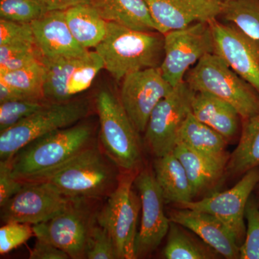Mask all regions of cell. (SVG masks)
Here are the masks:
<instances>
[{
	"mask_svg": "<svg viewBox=\"0 0 259 259\" xmlns=\"http://www.w3.org/2000/svg\"><path fill=\"white\" fill-rule=\"evenodd\" d=\"M89 123L69 126L34 140L8 161L13 177L29 182L59 168L94 146Z\"/></svg>",
	"mask_w": 259,
	"mask_h": 259,
	"instance_id": "obj_1",
	"label": "cell"
},
{
	"mask_svg": "<svg viewBox=\"0 0 259 259\" xmlns=\"http://www.w3.org/2000/svg\"><path fill=\"white\" fill-rule=\"evenodd\" d=\"M164 37L159 32H145L107 23L106 35L95 51L104 69L115 81L148 68L159 67L164 55Z\"/></svg>",
	"mask_w": 259,
	"mask_h": 259,
	"instance_id": "obj_2",
	"label": "cell"
},
{
	"mask_svg": "<svg viewBox=\"0 0 259 259\" xmlns=\"http://www.w3.org/2000/svg\"><path fill=\"white\" fill-rule=\"evenodd\" d=\"M102 152L94 145L54 171L29 182H46L69 198L108 196L118 183L119 168Z\"/></svg>",
	"mask_w": 259,
	"mask_h": 259,
	"instance_id": "obj_3",
	"label": "cell"
},
{
	"mask_svg": "<svg viewBox=\"0 0 259 259\" xmlns=\"http://www.w3.org/2000/svg\"><path fill=\"white\" fill-rule=\"evenodd\" d=\"M95 105L102 151L123 173L137 172L142 163L139 133L130 120L120 98L110 90H102L97 95Z\"/></svg>",
	"mask_w": 259,
	"mask_h": 259,
	"instance_id": "obj_4",
	"label": "cell"
},
{
	"mask_svg": "<svg viewBox=\"0 0 259 259\" xmlns=\"http://www.w3.org/2000/svg\"><path fill=\"white\" fill-rule=\"evenodd\" d=\"M185 80L194 92H202L231 104L241 119L259 113V94L215 54L204 56L189 70Z\"/></svg>",
	"mask_w": 259,
	"mask_h": 259,
	"instance_id": "obj_5",
	"label": "cell"
},
{
	"mask_svg": "<svg viewBox=\"0 0 259 259\" xmlns=\"http://www.w3.org/2000/svg\"><path fill=\"white\" fill-rule=\"evenodd\" d=\"M90 112L87 100L47 102L45 106L11 128L0 133V161H8L34 140L79 122Z\"/></svg>",
	"mask_w": 259,
	"mask_h": 259,
	"instance_id": "obj_6",
	"label": "cell"
},
{
	"mask_svg": "<svg viewBox=\"0 0 259 259\" xmlns=\"http://www.w3.org/2000/svg\"><path fill=\"white\" fill-rule=\"evenodd\" d=\"M138 172H125L107 196L106 204L97 214L99 224L111 235L119 259H136L137 223L141 202L134 190Z\"/></svg>",
	"mask_w": 259,
	"mask_h": 259,
	"instance_id": "obj_7",
	"label": "cell"
},
{
	"mask_svg": "<svg viewBox=\"0 0 259 259\" xmlns=\"http://www.w3.org/2000/svg\"><path fill=\"white\" fill-rule=\"evenodd\" d=\"M164 55L159 68L173 88L185 80L192 66L204 56L214 54V38L208 22H197L163 35Z\"/></svg>",
	"mask_w": 259,
	"mask_h": 259,
	"instance_id": "obj_8",
	"label": "cell"
},
{
	"mask_svg": "<svg viewBox=\"0 0 259 259\" xmlns=\"http://www.w3.org/2000/svg\"><path fill=\"white\" fill-rule=\"evenodd\" d=\"M85 200L73 199L55 217L32 226L35 236L64 250L70 258H86L89 238L97 216H92Z\"/></svg>",
	"mask_w": 259,
	"mask_h": 259,
	"instance_id": "obj_9",
	"label": "cell"
},
{
	"mask_svg": "<svg viewBox=\"0 0 259 259\" xmlns=\"http://www.w3.org/2000/svg\"><path fill=\"white\" fill-rule=\"evenodd\" d=\"M195 92L184 80L153 109L145 131V143L157 157L173 152L177 134L188 114Z\"/></svg>",
	"mask_w": 259,
	"mask_h": 259,
	"instance_id": "obj_10",
	"label": "cell"
},
{
	"mask_svg": "<svg viewBox=\"0 0 259 259\" xmlns=\"http://www.w3.org/2000/svg\"><path fill=\"white\" fill-rule=\"evenodd\" d=\"M39 59L47 69L44 96L49 102L73 100L90 88L104 69L103 61L95 51L81 57Z\"/></svg>",
	"mask_w": 259,
	"mask_h": 259,
	"instance_id": "obj_11",
	"label": "cell"
},
{
	"mask_svg": "<svg viewBox=\"0 0 259 259\" xmlns=\"http://www.w3.org/2000/svg\"><path fill=\"white\" fill-rule=\"evenodd\" d=\"M259 183V168L245 173L234 187L222 192H216L199 200L177 204L181 208L202 211L212 214L224 223L236 237L238 244L244 241L246 235L245 208L250 197Z\"/></svg>",
	"mask_w": 259,
	"mask_h": 259,
	"instance_id": "obj_12",
	"label": "cell"
},
{
	"mask_svg": "<svg viewBox=\"0 0 259 259\" xmlns=\"http://www.w3.org/2000/svg\"><path fill=\"white\" fill-rule=\"evenodd\" d=\"M134 186L141 202V223L136 243V258L154 251L168 233L171 221L165 214V201L155 177L147 167L138 172Z\"/></svg>",
	"mask_w": 259,
	"mask_h": 259,
	"instance_id": "obj_13",
	"label": "cell"
},
{
	"mask_svg": "<svg viewBox=\"0 0 259 259\" xmlns=\"http://www.w3.org/2000/svg\"><path fill=\"white\" fill-rule=\"evenodd\" d=\"M122 81L121 104L136 131L144 133L153 109L174 88L164 79L159 67L131 73Z\"/></svg>",
	"mask_w": 259,
	"mask_h": 259,
	"instance_id": "obj_14",
	"label": "cell"
},
{
	"mask_svg": "<svg viewBox=\"0 0 259 259\" xmlns=\"http://www.w3.org/2000/svg\"><path fill=\"white\" fill-rule=\"evenodd\" d=\"M72 200L46 182H25L18 193L1 207V220L4 223L34 226L55 217Z\"/></svg>",
	"mask_w": 259,
	"mask_h": 259,
	"instance_id": "obj_15",
	"label": "cell"
},
{
	"mask_svg": "<svg viewBox=\"0 0 259 259\" xmlns=\"http://www.w3.org/2000/svg\"><path fill=\"white\" fill-rule=\"evenodd\" d=\"M212 30L214 54L259 94V40L242 31L234 24L218 18L208 21Z\"/></svg>",
	"mask_w": 259,
	"mask_h": 259,
	"instance_id": "obj_16",
	"label": "cell"
},
{
	"mask_svg": "<svg viewBox=\"0 0 259 259\" xmlns=\"http://www.w3.org/2000/svg\"><path fill=\"white\" fill-rule=\"evenodd\" d=\"M157 31L166 34L197 22L219 18L222 5L217 0H145Z\"/></svg>",
	"mask_w": 259,
	"mask_h": 259,
	"instance_id": "obj_17",
	"label": "cell"
},
{
	"mask_svg": "<svg viewBox=\"0 0 259 259\" xmlns=\"http://www.w3.org/2000/svg\"><path fill=\"white\" fill-rule=\"evenodd\" d=\"M39 59L81 57L90 52L75 40L65 11H49L31 23Z\"/></svg>",
	"mask_w": 259,
	"mask_h": 259,
	"instance_id": "obj_18",
	"label": "cell"
},
{
	"mask_svg": "<svg viewBox=\"0 0 259 259\" xmlns=\"http://www.w3.org/2000/svg\"><path fill=\"white\" fill-rule=\"evenodd\" d=\"M171 222L193 232L207 245L227 259H240V245L236 237L223 222L202 211L181 208L171 209Z\"/></svg>",
	"mask_w": 259,
	"mask_h": 259,
	"instance_id": "obj_19",
	"label": "cell"
},
{
	"mask_svg": "<svg viewBox=\"0 0 259 259\" xmlns=\"http://www.w3.org/2000/svg\"><path fill=\"white\" fill-rule=\"evenodd\" d=\"M192 112L199 121L222 135L228 141L239 132L241 117L231 104L210 94L195 92Z\"/></svg>",
	"mask_w": 259,
	"mask_h": 259,
	"instance_id": "obj_20",
	"label": "cell"
},
{
	"mask_svg": "<svg viewBox=\"0 0 259 259\" xmlns=\"http://www.w3.org/2000/svg\"><path fill=\"white\" fill-rule=\"evenodd\" d=\"M173 153L185 167L194 197L214 188L226 175L227 164L178 143Z\"/></svg>",
	"mask_w": 259,
	"mask_h": 259,
	"instance_id": "obj_21",
	"label": "cell"
},
{
	"mask_svg": "<svg viewBox=\"0 0 259 259\" xmlns=\"http://www.w3.org/2000/svg\"><path fill=\"white\" fill-rule=\"evenodd\" d=\"M228 141L222 135L196 118L192 111L181 125L177 139V144L185 145L197 152L226 164L231 156L226 151Z\"/></svg>",
	"mask_w": 259,
	"mask_h": 259,
	"instance_id": "obj_22",
	"label": "cell"
},
{
	"mask_svg": "<svg viewBox=\"0 0 259 259\" xmlns=\"http://www.w3.org/2000/svg\"><path fill=\"white\" fill-rule=\"evenodd\" d=\"M107 22L145 32H158L145 0H90Z\"/></svg>",
	"mask_w": 259,
	"mask_h": 259,
	"instance_id": "obj_23",
	"label": "cell"
},
{
	"mask_svg": "<svg viewBox=\"0 0 259 259\" xmlns=\"http://www.w3.org/2000/svg\"><path fill=\"white\" fill-rule=\"evenodd\" d=\"M154 175L166 203L177 204L193 200L194 194L187 172L173 152L155 160Z\"/></svg>",
	"mask_w": 259,
	"mask_h": 259,
	"instance_id": "obj_24",
	"label": "cell"
},
{
	"mask_svg": "<svg viewBox=\"0 0 259 259\" xmlns=\"http://www.w3.org/2000/svg\"><path fill=\"white\" fill-rule=\"evenodd\" d=\"M255 168H259V113L241 119L239 141L227 163L226 176L243 177Z\"/></svg>",
	"mask_w": 259,
	"mask_h": 259,
	"instance_id": "obj_25",
	"label": "cell"
},
{
	"mask_svg": "<svg viewBox=\"0 0 259 259\" xmlns=\"http://www.w3.org/2000/svg\"><path fill=\"white\" fill-rule=\"evenodd\" d=\"M66 23L73 37L81 47L96 49L106 35L107 23L90 3L65 10Z\"/></svg>",
	"mask_w": 259,
	"mask_h": 259,
	"instance_id": "obj_26",
	"label": "cell"
},
{
	"mask_svg": "<svg viewBox=\"0 0 259 259\" xmlns=\"http://www.w3.org/2000/svg\"><path fill=\"white\" fill-rule=\"evenodd\" d=\"M174 222L167 233L166 246L163 250L166 259H216L223 258L212 247L195 233Z\"/></svg>",
	"mask_w": 259,
	"mask_h": 259,
	"instance_id": "obj_27",
	"label": "cell"
},
{
	"mask_svg": "<svg viewBox=\"0 0 259 259\" xmlns=\"http://www.w3.org/2000/svg\"><path fill=\"white\" fill-rule=\"evenodd\" d=\"M46 76L45 66L38 60L23 69L0 74V80L8 83L28 100H45L44 88Z\"/></svg>",
	"mask_w": 259,
	"mask_h": 259,
	"instance_id": "obj_28",
	"label": "cell"
},
{
	"mask_svg": "<svg viewBox=\"0 0 259 259\" xmlns=\"http://www.w3.org/2000/svg\"><path fill=\"white\" fill-rule=\"evenodd\" d=\"M221 5L219 18L259 40V0H231Z\"/></svg>",
	"mask_w": 259,
	"mask_h": 259,
	"instance_id": "obj_29",
	"label": "cell"
},
{
	"mask_svg": "<svg viewBox=\"0 0 259 259\" xmlns=\"http://www.w3.org/2000/svg\"><path fill=\"white\" fill-rule=\"evenodd\" d=\"M47 13L38 0H0V18L3 20L31 24Z\"/></svg>",
	"mask_w": 259,
	"mask_h": 259,
	"instance_id": "obj_30",
	"label": "cell"
},
{
	"mask_svg": "<svg viewBox=\"0 0 259 259\" xmlns=\"http://www.w3.org/2000/svg\"><path fill=\"white\" fill-rule=\"evenodd\" d=\"M46 100H14L0 103V133L11 128L47 105Z\"/></svg>",
	"mask_w": 259,
	"mask_h": 259,
	"instance_id": "obj_31",
	"label": "cell"
},
{
	"mask_svg": "<svg viewBox=\"0 0 259 259\" xmlns=\"http://www.w3.org/2000/svg\"><path fill=\"white\" fill-rule=\"evenodd\" d=\"M246 235L240 245V259H259V203L254 194L245 208Z\"/></svg>",
	"mask_w": 259,
	"mask_h": 259,
	"instance_id": "obj_32",
	"label": "cell"
},
{
	"mask_svg": "<svg viewBox=\"0 0 259 259\" xmlns=\"http://www.w3.org/2000/svg\"><path fill=\"white\" fill-rule=\"evenodd\" d=\"M86 258L119 259L111 235L96 221L92 228L87 247Z\"/></svg>",
	"mask_w": 259,
	"mask_h": 259,
	"instance_id": "obj_33",
	"label": "cell"
},
{
	"mask_svg": "<svg viewBox=\"0 0 259 259\" xmlns=\"http://www.w3.org/2000/svg\"><path fill=\"white\" fill-rule=\"evenodd\" d=\"M34 235L32 225L19 222L5 223L0 228V253L5 255L25 244Z\"/></svg>",
	"mask_w": 259,
	"mask_h": 259,
	"instance_id": "obj_34",
	"label": "cell"
},
{
	"mask_svg": "<svg viewBox=\"0 0 259 259\" xmlns=\"http://www.w3.org/2000/svg\"><path fill=\"white\" fill-rule=\"evenodd\" d=\"M24 42L35 44L31 24L0 19V46Z\"/></svg>",
	"mask_w": 259,
	"mask_h": 259,
	"instance_id": "obj_35",
	"label": "cell"
},
{
	"mask_svg": "<svg viewBox=\"0 0 259 259\" xmlns=\"http://www.w3.org/2000/svg\"><path fill=\"white\" fill-rule=\"evenodd\" d=\"M23 182L14 178L8 161H0V207L23 187Z\"/></svg>",
	"mask_w": 259,
	"mask_h": 259,
	"instance_id": "obj_36",
	"label": "cell"
},
{
	"mask_svg": "<svg viewBox=\"0 0 259 259\" xmlns=\"http://www.w3.org/2000/svg\"><path fill=\"white\" fill-rule=\"evenodd\" d=\"M30 259H69L64 250L42 240L37 239L30 252Z\"/></svg>",
	"mask_w": 259,
	"mask_h": 259,
	"instance_id": "obj_37",
	"label": "cell"
},
{
	"mask_svg": "<svg viewBox=\"0 0 259 259\" xmlns=\"http://www.w3.org/2000/svg\"><path fill=\"white\" fill-rule=\"evenodd\" d=\"M36 50L35 44L30 42L0 46V64H3L16 56Z\"/></svg>",
	"mask_w": 259,
	"mask_h": 259,
	"instance_id": "obj_38",
	"label": "cell"
},
{
	"mask_svg": "<svg viewBox=\"0 0 259 259\" xmlns=\"http://www.w3.org/2000/svg\"><path fill=\"white\" fill-rule=\"evenodd\" d=\"M48 12L65 11L80 4L90 3V0H38Z\"/></svg>",
	"mask_w": 259,
	"mask_h": 259,
	"instance_id": "obj_39",
	"label": "cell"
},
{
	"mask_svg": "<svg viewBox=\"0 0 259 259\" xmlns=\"http://www.w3.org/2000/svg\"><path fill=\"white\" fill-rule=\"evenodd\" d=\"M28 100L17 90L0 80V103L14 100Z\"/></svg>",
	"mask_w": 259,
	"mask_h": 259,
	"instance_id": "obj_40",
	"label": "cell"
},
{
	"mask_svg": "<svg viewBox=\"0 0 259 259\" xmlns=\"http://www.w3.org/2000/svg\"><path fill=\"white\" fill-rule=\"evenodd\" d=\"M253 194H254L255 199H257L258 202L259 203V183L257 185L256 187H255L254 192H253Z\"/></svg>",
	"mask_w": 259,
	"mask_h": 259,
	"instance_id": "obj_41",
	"label": "cell"
},
{
	"mask_svg": "<svg viewBox=\"0 0 259 259\" xmlns=\"http://www.w3.org/2000/svg\"><path fill=\"white\" fill-rule=\"evenodd\" d=\"M219 3H226V2L231 1V0H217Z\"/></svg>",
	"mask_w": 259,
	"mask_h": 259,
	"instance_id": "obj_42",
	"label": "cell"
}]
</instances>
